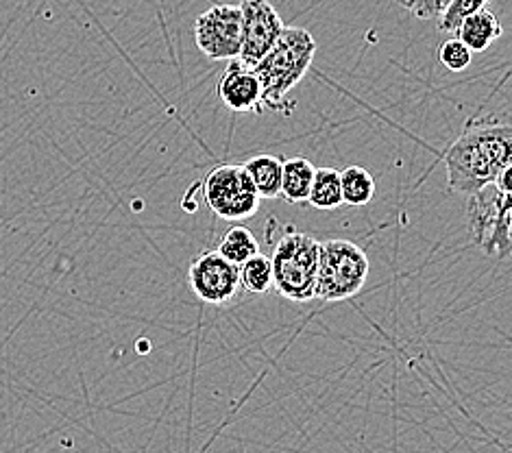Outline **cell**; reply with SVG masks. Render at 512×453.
Returning <instances> with one entry per match:
<instances>
[{
    "mask_svg": "<svg viewBox=\"0 0 512 453\" xmlns=\"http://www.w3.org/2000/svg\"><path fill=\"white\" fill-rule=\"evenodd\" d=\"M443 159L449 190L471 197L512 168V127L495 118H471Z\"/></svg>",
    "mask_w": 512,
    "mask_h": 453,
    "instance_id": "obj_1",
    "label": "cell"
},
{
    "mask_svg": "<svg viewBox=\"0 0 512 453\" xmlns=\"http://www.w3.org/2000/svg\"><path fill=\"white\" fill-rule=\"evenodd\" d=\"M316 55V42L308 29L284 27L277 42L253 66L262 85L264 109L286 112L288 94L308 75Z\"/></svg>",
    "mask_w": 512,
    "mask_h": 453,
    "instance_id": "obj_2",
    "label": "cell"
},
{
    "mask_svg": "<svg viewBox=\"0 0 512 453\" xmlns=\"http://www.w3.org/2000/svg\"><path fill=\"white\" fill-rule=\"evenodd\" d=\"M321 242L292 225H279V236L273 238L271 260L273 288L279 297L295 303L314 299L316 268H319Z\"/></svg>",
    "mask_w": 512,
    "mask_h": 453,
    "instance_id": "obj_3",
    "label": "cell"
},
{
    "mask_svg": "<svg viewBox=\"0 0 512 453\" xmlns=\"http://www.w3.org/2000/svg\"><path fill=\"white\" fill-rule=\"evenodd\" d=\"M369 271V257L356 242L343 238L321 242L314 299L327 303L353 299L367 284Z\"/></svg>",
    "mask_w": 512,
    "mask_h": 453,
    "instance_id": "obj_4",
    "label": "cell"
},
{
    "mask_svg": "<svg viewBox=\"0 0 512 453\" xmlns=\"http://www.w3.org/2000/svg\"><path fill=\"white\" fill-rule=\"evenodd\" d=\"M510 192L489 183L469 197L467 225L475 247L495 260L510 255Z\"/></svg>",
    "mask_w": 512,
    "mask_h": 453,
    "instance_id": "obj_5",
    "label": "cell"
},
{
    "mask_svg": "<svg viewBox=\"0 0 512 453\" xmlns=\"http://www.w3.org/2000/svg\"><path fill=\"white\" fill-rule=\"evenodd\" d=\"M199 190L212 214L229 223H240L255 216L262 203L242 164H221L212 168Z\"/></svg>",
    "mask_w": 512,
    "mask_h": 453,
    "instance_id": "obj_6",
    "label": "cell"
},
{
    "mask_svg": "<svg viewBox=\"0 0 512 453\" xmlns=\"http://www.w3.org/2000/svg\"><path fill=\"white\" fill-rule=\"evenodd\" d=\"M194 42L212 61H231L240 53L242 16L240 5H214L194 22Z\"/></svg>",
    "mask_w": 512,
    "mask_h": 453,
    "instance_id": "obj_7",
    "label": "cell"
},
{
    "mask_svg": "<svg viewBox=\"0 0 512 453\" xmlns=\"http://www.w3.org/2000/svg\"><path fill=\"white\" fill-rule=\"evenodd\" d=\"M188 281L194 295L207 305H229L240 295L238 266L227 262L216 251L194 257L188 268Z\"/></svg>",
    "mask_w": 512,
    "mask_h": 453,
    "instance_id": "obj_8",
    "label": "cell"
},
{
    "mask_svg": "<svg viewBox=\"0 0 512 453\" xmlns=\"http://www.w3.org/2000/svg\"><path fill=\"white\" fill-rule=\"evenodd\" d=\"M240 16L242 42L236 59L242 66L253 68L277 42L279 33L284 29V20L268 0H242Z\"/></svg>",
    "mask_w": 512,
    "mask_h": 453,
    "instance_id": "obj_9",
    "label": "cell"
},
{
    "mask_svg": "<svg viewBox=\"0 0 512 453\" xmlns=\"http://www.w3.org/2000/svg\"><path fill=\"white\" fill-rule=\"evenodd\" d=\"M218 99L229 112L236 114H260L264 112L262 103V85L253 68L242 66L238 59H231V64L223 72L221 81L216 85Z\"/></svg>",
    "mask_w": 512,
    "mask_h": 453,
    "instance_id": "obj_10",
    "label": "cell"
},
{
    "mask_svg": "<svg viewBox=\"0 0 512 453\" xmlns=\"http://www.w3.org/2000/svg\"><path fill=\"white\" fill-rule=\"evenodd\" d=\"M454 33L456 40L465 44L471 53H484L493 42L502 38L504 27L493 11L480 9L475 14L462 18Z\"/></svg>",
    "mask_w": 512,
    "mask_h": 453,
    "instance_id": "obj_11",
    "label": "cell"
},
{
    "mask_svg": "<svg viewBox=\"0 0 512 453\" xmlns=\"http://www.w3.org/2000/svg\"><path fill=\"white\" fill-rule=\"evenodd\" d=\"M282 157L277 155H255L247 159L242 168L247 170V175L253 183L258 197L264 199H279V192H282Z\"/></svg>",
    "mask_w": 512,
    "mask_h": 453,
    "instance_id": "obj_12",
    "label": "cell"
},
{
    "mask_svg": "<svg viewBox=\"0 0 512 453\" xmlns=\"http://www.w3.org/2000/svg\"><path fill=\"white\" fill-rule=\"evenodd\" d=\"M316 166L308 157H288L282 162V192L279 199L288 203H306L314 181Z\"/></svg>",
    "mask_w": 512,
    "mask_h": 453,
    "instance_id": "obj_13",
    "label": "cell"
},
{
    "mask_svg": "<svg viewBox=\"0 0 512 453\" xmlns=\"http://www.w3.org/2000/svg\"><path fill=\"white\" fill-rule=\"evenodd\" d=\"M214 251L221 257H225L227 262L240 266L247 260H251L253 255L260 253V242L253 236V231L249 227L234 225L221 236Z\"/></svg>",
    "mask_w": 512,
    "mask_h": 453,
    "instance_id": "obj_14",
    "label": "cell"
},
{
    "mask_svg": "<svg viewBox=\"0 0 512 453\" xmlns=\"http://www.w3.org/2000/svg\"><path fill=\"white\" fill-rule=\"evenodd\" d=\"M340 192H343V205H369L375 197V177L367 168L349 166L340 170Z\"/></svg>",
    "mask_w": 512,
    "mask_h": 453,
    "instance_id": "obj_15",
    "label": "cell"
},
{
    "mask_svg": "<svg viewBox=\"0 0 512 453\" xmlns=\"http://www.w3.org/2000/svg\"><path fill=\"white\" fill-rule=\"evenodd\" d=\"M314 210L332 212L343 205V192H340V173L336 168H316L308 201Z\"/></svg>",
    "mask_w": 512,
    "mask_h": 453,
    "instance_id": "obj_16",
    "label": "cell"
},
{
    "mask_svg": "<svg viewBox=\"0 0 512 453\" xmlns=\"http://www.w3.org/2000/svg\"><path fill=\"white\" fill-rule=\"evenodd\" d=\"M238 279H240V290L249 292V295H266L268 290H273V268L268 255L258 253L245 264H240Z\"/></svg>",
    "mask_w": 512,
    "mask_h": 453,
    "instance_id": "obj_17",
    "label": "cell"
},
{
    "mask_svg": "<svg viewBox=\"0 0 512 453\" xmlns=\"http://www.w3.org/2000/svg\"><path fill=\"white\" fill-rule=\"evenodd\" d=\"M489 3L491 0H451V3L436 18L438 29L443 33H454L462 18H467L469 14H475V11L480 9H486Z\"/></svg>",
    "mask_w": 512,
    "mask_h": 453,
    "instance_id": "obj_18",
    "label": "cell"
},
{
    "mask_svg": "<svg viewBox=\"0 0 512 453\" xmlns=\"http://www.w3.org/2000/svg\"><path fill=\"white\" fill-rule=\"evenodd\" d=\"M471 59H473V53L456 38H449L438 46V61H441L449 72L467 70L471 66Z\"/></svg>",
    "mask_w": 512,
    "mask_h": 453,
    "instance_id": "obj_19",
    "label": "cell"
},
{
    "mask_svg": "<svg viewBox=\"0 0 512 453\" xmlns=\"http://www.w3.org/2000/svg\"><path fill=\"white\" fill-rule=\"evenodd\" d=\"M399 5L408 9L410 14L417 16L419 20H436L438 14H441L438 0H399Z\"/></svg>",
    "mask_w": 512,
    "mask_h": 453,
    "instance_id": "obj_20",
    "label": "cell"
},
{
    "mask_svg": "<svg viewBox=\"0 0 512 453\" xmlns=\"http://www.w3.org/2000/svg\"><path fill=\"white\" fill-rule=\"evenodd\" d=\"M451 3V0H438V5H441V11Z\"/></svg>",
    "mask_w": 512,
    "mask_h": 453,
    "instance_id": "obj_21",
    "label": "cell"
}]
</instances>
